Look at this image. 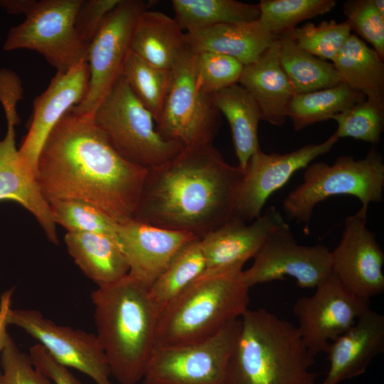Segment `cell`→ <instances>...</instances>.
Here are the masks:
<instances>
[{
	"label": "cell",
	"mask_w": 384,
	"mask_h": 384,
	"mask_svg": "<svg viewBox=\"0 0 384 384\" xmlns=\"http://www.w3.org/2000/svg\"><path fill=\"white\" fill-rule=\"evenodd\" d=\"M117 238L129 266L128 274L149 288L175 255L198 238L132 219L118 224Z\"/></svg>",
	"instance_id": "19"
},
{
	"label": "cell",
	"mask_w": 384,
	"mask_h": 384,
	"mask_svg": "<svg viewBox=\"0 0 384 384\" xmlns=\"http://www.w3.org/2000/svg\"><path fill=\"white\" fill-rule=\"evenodd\" d=\"M372 3L379 14L384 18V1L371 0Z\"/></svg>",
	"instance_id": "44"
},
{
	"label": "cell",
	"mask_w": 384,
	"mask_h": 384,
	"mask_svg": "<svg viewBox=\"0 0 384 384\" xmlns=\"http://www.w3.org/2000/svg\"><path fill=\"white\" fill-rule=\"evenodd\" d=\"M174 19L186 33L213 26L250 22L260 17L258 4L235 0H173Z\"/></svg>",
	"instance_id": "28"
},
{
	"label": "cell",
	"mask_w": 384,
	"mask_h": 384,
	"mask_svg": "<svg viewBox=\"0 0 384 384\" xmlns=\"http://www.w3.org/2000/svg\"><path fill=\"white\" fill-rule=\"evenodd\" d=\"M212 97L229 123L238 166L244 169L250 157L260 149L257 134L262 119L260 107L239 83L215 92Z\"/></svg>",
	"instance_id": "27"
},
{
	"label": "cell",
	"mask_w": 384,
	"mask_h": 384,
	"mask_svg": "<svg viewBox=\"0 0 384 384\" xmlns=\"http://www.w3.org/2000/svg\"><path fill=\"white\" fill-rule=\"evenodd\" d=\"M279 39H274L254 63L244 65L239 80L260 107L262 120L279 127L287 118L294 90L279 58Z\"/></svg>",
	"instance_id": "22"
},
{
	"label": "cell",
	"mask_w": 384,
	"mask_h": 384,
	"mask_svg": "<svg viewBox=\"0 0 384 384\" xmlns=\"http://www.w3.org/2000/svg\"><path fill=\"white\" fill-rule=\"evenodd\" d=\"M242 175L212 143L184 147L147 170L133 219L201 239L233 218Z\"/></svg>",
	"instance_id": "2"
},
{
	"label": "cell",
	"mask_w": 384,
	"mask_h": 384,
	"mask_svg": "<svg viewBox=\"0 0 384 384\" xmlns=\"http://www.w3.org/2000/svg\"><path fill=\"white\" fill-rule=\"evenodd\" d=\"M146 173L113 149L92 117L69 110L41 150L35 179L48 203L81 201L121 224L134 218Z\"/></svg>",
	"instance_id": "1"
},
{
	"label": "cell",
	"mask_w": 384,
	"mask_h": 384,
	"mask_svg": "<svg viewBox=\"0 0 384 384\" xmlns=\"http://www.w3.org/2000/svg\"><path fill=\"white\" fill-rule=\"evenodd\" d=\"M384 162L375 148L356 160L352 156H339L332 164L311 162L304 170L303 181L289 193L283 201L287 216L297 223H304L306 235L315 206L326 199L349 195L361 203L358 211L367 216L371 203L383 201Z\"/></svg>",
	"instance_id": "6"
},
{
	"label": "cell",
	"mask_w": 384,
	"mask_h": 384,
	"mask_svg": "<svg viewBox=\"0 0 384 384\" xmlns=\"http://www.w3.org/2000/svg\"><path fill=\"white\" fill-rule=\"evenodd\" d=\"M92 119L123 159L146 170L168 162L184 148L158 132L152 115L122 75L100 103Z\"/></svg>",
	"instance_id": "7"
},
{
	"label": "cell",
	"mask_w": 384,
	"mask_h": 384,
	"mask_svg": "<svg viewBox=\"0 0 384 384\" xmlns=\"http://www.w3.org/2000/svg\"><path fill=\"white\" fill-rule=\"evenodd\" d=\"M90 70L82 61L65 73L57 72L47 89L35 98L28 133L18 150L21 166L35 178L41 150L61 117L87 95Z\"/></svg>",
	"instance_id": "17"
},
{
	"label": "cell",
	"mask_w": 384,
	"mask_h": 384,
	"mask_svg": "<svg viewBox=\"0 0 384 384\" xmlns=\"http://www.w3.org/2000/svg\"><path fill=\"white\" fill-rule=\"evenodd\" d=\"M332 62L342 82L384 108L383 59L374 49L351 33Z\"/></svg>",
	"instance_id": "26"
},
{
	"label": "cell",
	"mask_w": 384,
	"mask_h": 384,
	"mask_svg": "<svg viewBox=\"0 0 384 384\" xmlns=\"http://www.w3.org/2000/svg\"><path fill=\"white\" fill-rule=\"evenodd\" d=\"M28 355L35 367L53 384H82L68 368L55 360L39 343L30 348Z\"/></svg>",
	"instance_id": "41"
},
{
	"label": "cell",
	"mask_w": 384,
	"mask_h": 384,
	"mask_svg": "<svg viewBox=\"0 0 384 384\" xmlns=\"http://www.w3.org/2000/svg\"><path fill=\"white\" fill-rule=\"evenodd\" d=\"M346 23L351 31L371 44L384 60V18L376 11L371 0H350L343 4Z\"/></svg>",
	"instance_id": "38"
},
{
	"label": "cell",
	"mask_w": 384,
	"mask_h": 384,
	"mask_svg": "<svg viewBox=\"0 0 384 384\" xmlns=\"http://www.w3.org/2000/svg\"><path fill=\"white\" fill-rule=\"evenodd\" d=\"M206 264L199 238L185 245L149 288L159 311L205 271Z\"/></svg>",
	"instance_id": "31"
},
{
	"label": "cell",
	"mask_w": 384,
	"mask_h": 384,
	"mask_svg": "<svg viewBox=\"0 0 384 384\" xmlns=\"http://www.w3.org/2000/svg\"><path fill=\"white\" fill-rule=\"evenodd\" d=\"M259 21L276 38L289 33L307 19L325 14L336 6L334 0H262Z\"/></svg>",
	"instance_id": "33"
},
{
	"label": "cell",
	"mask_w": 384,
	"mask_h": 384,
	"mask_svg": "<svg viewBox=\"0 0 384 384\" xmlns=\"http://www.w3.org/2000/svg\"><path fill=\"white\" fill-rule=\"evenodd\" d=\"M7 130L0 140V201H14L28 210L36 219L48 239L58 244L56 224L49 203L43 196L35 178L22 169L16 146L15 126L19 116H7Z\"/></svg>",
	"instance_id": "21"
},
{
	"label": "cell",
	"mask_w": 384,
	"mask_h": 384,
	"mask_svg": "<svg viewBox=\"0 0 384 384\" xmlns=\"http://www.w3.org/2000/svg\"><path fill=\"white\" fill-rule=\"evenodd\" d=\"M7 321L38 341L58 363L85 374L96 384H112L107 361L95 334L58 325L35 309L11 307Z\"/></svg>",
	"instance_id": "15"
},
{
	"label": "cell",
	"mask_w": 384,
	"mask_h": 384,
	"mask_svg": "<svg viewBox=\"0 0 384 384\" xmlns=\"http://www.w3.org/2000/svg\"><path fill=\"white\" fill-rule=\"evenodd\" d=\"M196 73L200 88L212 95L239 82L244 65L237 59L213 52L196 53Z\"/></svg>",
	"instance_id": "37"
},
{
	"label": "cell",
	"mask_w": 384,
	"mask_h": 384,
	"mask_svg": "<svg viewBox=\"0 0 384 384\" xmlns=\"http://www.w3.org/2000/svg\"><path fill=\"white\" fill-rule=\"evenodd\" d=\"M0 384H52L10 336L1 352Z\"/></svg>",
	"instance_id": "39"
},
{
	"label": "cell",
	"mask_w": 384,
	"mask_h": 384,
	"mask_svg": "<svg viewBox=\"0 0 384 384\" xmlns=\"http://www.w3.org/2000/svg\"><path fill=\"white\" fill-rule=\"evenodd\" d=\"M242 271L203 273L192 282L160 311L156 346L200 342L240 319L250 302Z\"/></svg>",
	"instance_id": "5"
},
{
	"label": "cell",
	"mask_w": 384,
	"mask_h": 384,
	"mask_svg": "<svg viewBox=\"0 0 384 384\" xmlns=\"http://www.w3.org/2000/svg\"><path fill=\"white\" fill-rule=\"evenodd\" d=\"M314 356L297 326L265 309H247L228 365V384H316Z\"/></svg>",
	"instance_id": "4"
},
{
	"label": "cell",
	"mask_w": 384,
	"mask_h": 384,
	"mask_svg": "<svg viewBox=\"0 0 384 384\" xmlns=\"http://www.w3.org/2000/svg\"><path fill=\"white\" fill-rule=\"evenodd\" d=\"M186 48L185 33L174 18L148 9L139 16L131 50L142 59L171 70Z\"/></svg>",
	"instance_id": "25"
},
{
	"label": "cell",
	"mask_w": 384,
	"mask_h": 384,
	"mask_svg": "<svg viewBox=\"0 0 384 384\" xmlns=\"http://www.w3.org/2000/svg\"><path fill=\"white\" fill-rule=\"evenodd\" d=\"M68 251L82 272L97 286L114 282L129 273L117 236L96 233H67Z\"/></svg>",
	"instance_id": "24"
},
{
	"label": "cell",
	"mask_w": 384,
	"mask_h": 384,
	"mask_svg": "<svg viewBox=\"0 0 384 384\" xmlns=\"http://www.w3.org/2000/svg\"><path fill=\"white\" fill-rule=\"evenodd\" d=\"M279 39V63L295 95L329 88L342 82L332 63L301 49L287 33Z\"/></svg>",
	"instance_id": "29"
},
{
	"label": "cell",
	"mask_w": 384,
	"mask_h": 384,
	"mask_svg": "<svg viewBox=\"0 0 384 384\" xmlns=\"http://www.w3.org/2000/svg\"><path fill=\"white\" fill-rule=\"evenodd\" d=\"M286 223L274 206L250 223L231 218L200 239L206 264L203 273L242 270L244 264L254 257L269 233Z\"/></svg>",
	"instance_id": "18"
},
{
	"label": "cell",
	"mask_w": 384,
	"mask_h": 384,
	"mask_svg": "<svg viewBox=\"0 0 384 384\" xmlns=\"http://www.w3.org/2000/svg\"><path fill=\"white\" fill-rule=\"evenodd\" d=\"M48 203L55 223L68 233L117 236L118 223L91 204L78 200H54Z\"/></svg>",
	"instance_id": "34"
},
{
	"label": "cell",
	"mask_w": 384,
	"mask_h": 384,
	"mask_svg": "<svg viewBox=\"0 0 384 384\" xmlns=\"http://www.w3.org/2000/svg\"><path fill=\"white\" fill-rule=\"evenodd\" d=\"M96 336L111 376L119 384L142 381L156 348L159 309L149 287L129 274L92 292Z\"/></svg>",
	"instance_id": "3"
},
{
	"label": "cell",
	"mask_w": 384,
	"mask_h": 384,
	"mask_svg": "<svg viewBox=\"0 0 384 384\" xmlns=\"http://www.w3.org/2000/svg\"><path fill=\"white\" fill-rule=\"evenodd\" d=\"M196 53L186 48L171 70L172 79L161 117L156 123L166 139L191 147L212 143L220 112L212 95L199 87Z\"/></svg>",
	"instance_id": "9"
},
{
	"label": "cell",
	"mask_w": 384,
	"mask_h": 384,
	"mask_svg": "<svg viewBox=\"0 0 384 384\" xmlns=\"http://www.w3.org/2000/svg\"><path fill=\"white\" fill-rule=\"evenodd\" d=\"M240 319L194 343L156 346L142 384H228V365Z\"/></svg>",
	"instance_id": "10"
},
{
	"label": "cell",
	"mask_w": 384,
	"mask_h": 384,
	"mask_svg": "<svg viewBox=\"0 0 384 384\" xmlns=\"http://www.w3.org/2000/svg\"><path fill=\"white\" fill-rule=\"evenodd\" d=\"M383 351L384 316L369 308L330 343L329 366L322 384H339L361 375Z\"/></svg>",
	"instance_id": "20"
},
{
	"label": "cell",
	"mask_w": 384,
	"mask_h": 384,
	"mask_svg": "<svg viewBox=\"0 0 384 384\" xmlns=\"http://www.w3.org/2000/svg\"><path fill=\"white\" fill-rule=\"evenodd\" d=\"M82 1H36L25 20L9 29L3 49L36 51L58 73L86 61L89 45L75 27Z\"/></svg>",
	"instance_id": "8"
},
{
	"label": "cell",
	"mask_w": 384,
	"mask_h": 384,
	"mask_svg": "<svg viewBox=\"0 0 384 384\" xmlns=\"http://www.w3.org/2000/svg\"><path fill=\"white\" fill-rule=\"evenodd\" d=\"M253 259L252 266L242 271L250 289L287 276L301 288H315L332 272L331 250L320 244H299L287 223L269 233Z\"/></svg>",
	"instance_id": "12"
},
{
	"label": "cell",
	"mask_w": 384,
	"mask_h": 384,
	"mask_svg": "<svg viewBox=\"0 0 384 384\" xmlns=\"http://www.w3.org/2000/svg\"><path fill=\"white\" fill-rule=\"evenodd\" d=\"M150 3L142 0H119L107 14L90 42L86 61L90 70L86 97L70 110L83 117L92 115L122 74L131 50L134 30L139 16Z\"/></svg>",
	"instance_id": "11"
},
{
	"label": "cell",
	"mask_w": 384,
	"mask_h": 384,
	"mask_svg": "<svg viewBox=\"0 0 384 384\" xmlns=\"http://www.w3.org/2000/svg\"><path fill=\"white\" fill-rule=\"evenodd\" d=\"M122 75L136 97L151 113L156 124L161 117L170 88L171 70L157 68L130 50Z\"/></svg>",
	"instance_id": "32"
},
{
	"label": "cell",
	"mask_w": 384,
	"mask_h": 384,
	"mask_svg": "<svg viewBox=\"0 0 384 384\" xmlns=\"http://www.w3.org/2000/svg\"><path fill=\"white\" fill-rule=\"evenodd\" d=\"M34 0H0V5L9 14L26 15L32 8Z\"/></svg>",
	"instance_id": "43"
},
{
	"label": "cell",
	"mask_w": 384,
	"mask_h": 384,
	"mask_svg": "<svg viewBox=\"0 0 384 384\" xmlns=\"http://www.w3.org/2000/svg\"><path fill=\"white\" fill-rule=\"evenodd\" d=\"M338 140L334 133L321 143L306 144L285 154H266L258 149L242 169L233 218L247 223L258 218L272 193L284 186L297 171L329 152Z\"/></svg>",
	"instance_id": "14"
},
{
	"label": "cell",
	"mask_w": 384,
	"mask_h": 384,
	"mask_svg": "<svg viewBox=\"0 0 384 384\" xmlns=\"http://www.w3.org/2000/svg\"><path fill=\"white\" fill-rule=\"evenodd\" d=\"M332 272L355 295L369 300L384 292V252L366 217H347L339 243L331 251Z\"/></svg>",
	"instance_id": "16"
},
{
	"label": "cell",
	"mask_w": 384,
	"mask_h": 384,
	"mask_svg": "<svg viewBox=\"0 0 384 384\" xmlns=\"http://www.w3.org/2000/svg\"><path fill=\"white\" fill-rule=\"evenodd\" d=\"M351 33L346 21L337 23L331 19L318 25L306 23L287 34L301 49L320 59L333 61Z\"/></svg>",
	"instance_id": "35"
},
{
	"label": "cell",
	"mask_w": 384,
	"mask_h": 384,
	"mask_svg": "<svg viewBox=\"0 0 384 384\" xmlns=\"http://www.w3.org/2000/svg\"><path fill=\"white\" fill-rule=\"evenodd\" d=\"M315 288L293 306L302 339L314 356L326 353L330 343L370 308L369 300L351 292L333 272Z\"/></svg>",
	"instance_id": "13"
},
{
	"label": "cell",
	"mask_w": 384,
	"mask_h": 384,
	"mask_svg": "<svg viewBox=\"0 0 384 384\" xmlns=\"http://www.w3.org/2000/svg\"><path fill=\"white\" fill-rule=\"evenodd\" d=\"M366 100L360 92L343 82L310 92L296 94L288 107L287 117L295 131L330 119L354 105Z\"/></svg>",
	"instance_id": "30"
},
{
	"label": "cell",
	"mask_w": 384,
	"mask_h": 384,
	"mask_svg": "<svg viewBox=\"0 0 384 384\" xmlns=\"http://www.w3.org/2000/svg\"><path fill=\"white\" fill-rule=\"evenodd\" d=\"M186 43L194 53L213 52L233 57L244 65L256 61L277 38L259 19L223 23L185 33Z\"/></svg>",
	"instance_id": "23"
},
{
	"label": "cell",
	"mask_w": 384,
	"mask_h": 384,
	"mask_svg": "<svg viewBox=\"0 0 384 384\" xmlns=\"http://www.w3.org/2000/svg\"><path fill=\"white\" fill-rule=\"evenodd\" d=\"M331 119L338 123L334 132L339 138L351 137L376 144L380 141L384 128V108L365 100Z\"/></svg>",
	"instance_id": "36"
},
{
	"label": "cell",
	"mask_w": 384,
	"mask_h": 384,
	"mask_svg": "<svg viewBox=\"0 0 384 384\" xmlns=\"http://www.w3.org/2000/svg\"><path fill=\"white\" fill-rule=\"evenodd\" d=\"M119 0H82L75 19V29L81 38L90 44L107 14Z\"/></svg>",
	"instance_id": "40"
},
{
	"label": "cell",
	"mask_w": 384,
	"mask_h": 384,
	"mask_svg": "<svg viewBox=\"0 0 384 384\" xmlns=\"http://www.w3.org/2000/svg\"><path fill=\"white\" fill-rule=\"evenodd\" d=\"M13 292V289H8L2 294L0 298V353L10 338L7 331L9 326L7 314L11 308Z\"/></svg>",
	"instance_id": "42"
}]
</instances>
